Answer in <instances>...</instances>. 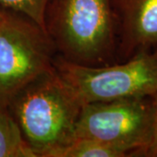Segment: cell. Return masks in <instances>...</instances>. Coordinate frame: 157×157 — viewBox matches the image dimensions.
Wrapping results in <instances>:
<instances>
[{"label":"cell","instance_id":"1","mask_svg":"<svg viewBox=\"0 0 157 157\" xmlns=\"http://www.w3.org/2000/svg\"><path fill=\"white\" fill-rule=\"evenodd\" d=\"M83 104L53 67L19 90L7 109L36 157H57L74 140Z\"/></svg>","mask_w":157,"mask_h":157},{"label":"cell","instance_id":"2","mask_svg":"<svg viewBox=\"0 0 157 157\" xmlns=\"http://www.w3.org/2000/svg\"><path fill=\"white\" fill-rule=\"evenodd\" d=\"M44 26L57 54L78 65L117 62V38L111 0H48Z\"/></svg>","mask_w":157,"mask_h":157},{"label":"cell","instance_id":"3","mask_svg":"<svg viewBox=\"0 0 157 157\" xmlns=\"http://www.w3.org/2000/svg\"><path fill=\"white\" fill-rule=\"evenodd\" d=\"M53 66L83 105L157 94V47L101 67L74 64L57 54Z\"/></svg>","mask_w":157,"mask_h":157},{"label":"cell","instance_id":"4","mask_svg":"<svg viewBox=\"0 0 157 157\" xmlns=\"http://www.w3.org/2000/svg\"><path fill=\"white\" fill-rule=\"evenodd\" d=\"M56 55L45 29L28 16L1 6L0 107L7 108L19 90L53 67Z\"/></svg>","mask_w":157,"mask_h":157},{"label":"cell","instance_id":"5","mask_svg":"<svg viewBox=\"0 0 157 157\" xmlns=\"http://www.w3.org/2000/svg\"><path fill=\"white\" fill-rule=\"evenodd\" d=\"M153 116L152 97L127 98L84 104L74 139L110 143L140 157L148 141Z\"/></svg>","mask_w":157,"mask_h":157},{"label":"cell","instance_id":"6","mask_svg":"<svg viewBox=\"0 0 157 157\" xmlns=\"http://www.w3.org/2000/svg\"><path fill=\"white\" fill-rule=\"evenodd\" d=\"M117 62L157 47V0H111Z\"/></svg>","mask_w":157,"mask_h":157},{"label":"cell","instance_id":"7","mask_svg":"<svg viewBox=\"0 0 157 157\" xmlns=\"http://www.w3.org/2000/svg\"><path fill=\"white\" fill-rule=\"evenodd\" d=\"M0 157H36L7 108L0 107Z\"/></svg>","mask_w":157,"mask_h":157},{"label":"cell","instance_id":"8","mask_svg":"<svg viewBox=\"0 0 157 157\" xmlns=\"http://www.w3.org/2000/svg\"><path fill=\"white\" fill-rule=\"evenodd\" d=\"M57 157H129L128 154L110 143L91 139H74Z\"/></svg>","mask_w":157,"mask_h":157},{"label":"cell","instance_id":"9","mask_svg":"<svg viewBox=\"0 0 157 157\" xmlns=\"http://www.w3.org/2000/svg\"><path fill=\"white\" fill-rule=\"evenodd\" d=\"M47 2L48 0H0V6L28 16L45 29L44 14Z\"/></svg>","mask_w":157,"mask_h":157},{"label":"cell","instance_id":"10","mask_svg":"<svg viewBox=\"0 0 157 157\" xmlns=\"http://www.w3.org/2000/svg\"><path fill=\"white\" fill-rule=\"evenodd\" d=\"M153 99V116L148 141L141 151L140 157H157V94Z\"/></svg>","mask_w":157,"mask_h":157},{"label":"cell","instance_id":"11","mask_svg":"<svg viewBox=\"0 0 157 157\" xmlns=\"http://www.w3.org/2000/svg\"><path fill=\"white\" fill-rule=\"evenodd\" d=\"M0 18H1V6H0Z\"/></svg>","mask_w":157,"mask_h":157}]
</instances>
